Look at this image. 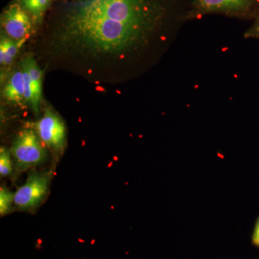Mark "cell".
Listing matches in <instances>:
<instances>
[{
	"label": "cell",
	"instance_id": "6",
	"mask_svg": "<svg viewBox=\"0 0 259 259\" xmlns=\"http://www.w3.org/2000/svg\"><path fill=\"white\" fill-rule=\"evenodd\" d=\"M23 64L28 69L31 79L32 90V102L31 105L32 111L38 115L39 107L41 100L42 71L37 66L35 61L32 57L25 58Z\"/></svg>",
	"mask_w": 259,
	"mask_h": 259
},
{
	"label": "cell",
	"instance_id": "12",
	"mask_svg": "<svg viewBox=\"0 0 259 259\" xmlns=\"http://www.w3.org/2000/svg\"><path fill=\"white\" fill-rule=\"evenodd\" d=\"M22 71H23L24 88H25V103L30 104L31 105L32 102L31 79H30L28 69L23 64H22Z\"/></svg>",
	"mask_w": 259,
	"mask_h": 259
},
{
	"label": "cell",
	"instance_id": "10",
	"mask_svg": "<svg viewBox=\"0 0 259 259\" xmlns=\"http://www.w3.org/2000/svg\"><path fill=\"white\" fill-rule=\"evenodd\" d=\"M15 194L6 187H2L0 189V214L5 215L10 212L14 204Z\"/></svg>",
	"mask_w": 259,
	"mask_h": 259
},
{
	"label": "cell",
	"instance_id": "4",
	"mask_svg": "<svg viewBox=\"0 0 259 259\" xmlns=\"http://www.w3.org/2000/svg\"><path fill=\"white\" fill-rule=\"evenodd\" d=\"M51 177L49 173H32L15 193L14 204L20 209L37 207L47 195Z\"/></svg>",
	"mask_w": 259,
	"mask_h": 259
},
{
	"label": "cell",
	"instance_id": "14",
	"mask_svg": "<svg viewBox=\"0 0 259 259\" xmlns=\"http://www.w3.org/2000/svg\"><path fill=\"white\" fill-rule=\"evenodd\" d=\"M252 243L259 248V217L255 223L254 231L252 236Z\"/></svg>",
	"mask_w": 259,
	"mask_h": 259
},
{
	"label": "cell",
	"instance_id": "2",
	"mask_svg": "<svg viewBox=\"0 0 259 259\" xmlns=\"http://www.w3.org/2000/svg\"><path fill=\"white\" fill-rule=\"evenodd\" d=\"M37 135L31 129H24L15 139L11 153L19 170L24 171L40 164L47 157V152Z\"/></svg>",
	"mask_w": 259,
	"mask_h": 259
},
{
	"label": "cell",
	"instance_id": "11",
	"mask_svg": "<svg viewBox=\"0 0 259 259\" xmlns=\"http://www.w3.org/2000/svg\"><path fill=\"white\" fill-rule=\"evenodd\" d=\"M13 170L10 153L5 148L0 150V175L1 177H7L10 175Z\"/></svg>",
	"mask_w": 259,
	"mask_h": 259
},
{
	"label": "cell",
	"instance_id": "7",
	"mask_svg": "<svg viewBox=\"0 0 259 259\" xmlns=\"http://www.w3.org/2000/svg\"><path fill=\"white\" fill-rule=\"evenodd\" d=\"M3 96L8 102L18 106L25 104V88L22 70L15 71L10 76L3 90Z\"/></svg>",
	"mask_w": 259,
	"mask_h": 259
},
{
	"label": "cell",
	"instance_id": "9",
	"mask_svg": "<svg viewBox=\"0 0 259 259\" xmlns=\"http://www.w3.org/2000/svg\"><path fill=\"white\" fill-rule=\"evenodd\" d=\"M25 40H13L6 36L2 37L0 44V64L4 66H10L13 64L15 56L18 54L19 49Z\"/></svg>",
	"mask_w": 259,
	"mask_h": 259
},
{
	"label": "cell",
	"instance_id": "3",
	"mask_svg": "<svg viewBox=\"0 0 259 259\" xmlns=\"http://www.w3.org/2000/svg\"><path fill=\"white\" fill-rule=\"evenodd\" d=\"M35 26L31 16L16 0L10 3L2 13V28L13 40H26Z\"/></svg>",
	"mask_w": 259,
	"mask_h": 259
},
{
	"label": "cell",
	"instance_id": "1",
	"mask_svg": "<svg viewBox=\"0 0 259 259\" xmlns=\"http://www.w3.org/2000/svg\"><path fill=\"white\" fill-rule=\"evenodd\" d=\"M258 10L259 0H192L186 21L202 18L209 14L255 18Z\"/></svg>",
	"mask_w": 259,
	"mask_h": 259
},
{
	"label": "cell",
	"instance_id": "8",
	"mask_svg": "<svg viewBox=\"0 0 259 259\" xmlns=\"http://www.w3.org/2000/svg\"><path fill=\"white\" fill-rule=\"evenodd\" d=\"M31 16L35 26L41 25L55 0H16Z\"/></svg>",
	"mask_w": 259,
	"mask_h": 259
},
{
	"label": "cell",
	"instance_id": "5",
	"mask_svg": "<svg viewBox=\"0 0 259 259\" xmlns=\"http://www.w3.org/2000/svg\"><path fill=\"white\" fill-rule=\"evenodd\" d=\"M39 139L48 147L60 152L66 144V127L60 117L50 108L46 109L44 115L35 125Z\"/></svg>",
	"mask_w": 259,
	"mask_h": 259
},
{
	"label": "cell",
	"instance_id": "13",
	"mask_svg": "<svg viewBox=\"0 0 259 259\" xmlns=\"http://www.w3.org/2000/svg\"><path fill=\"white\" fill-rule=\"evenodd\" d=\"M254 19V23L245 32L244 37L245 38H253L259 40V10Z\"/></svg>",
	"mask_w": 259,
	"mask_h": 259
}]
</instances>
